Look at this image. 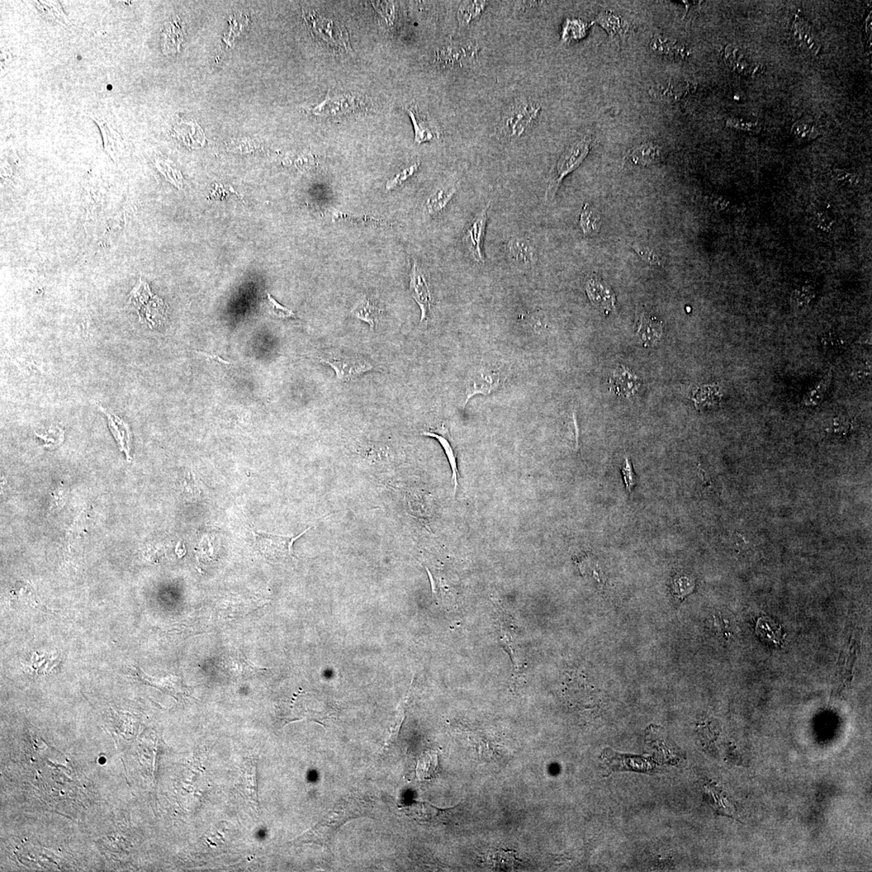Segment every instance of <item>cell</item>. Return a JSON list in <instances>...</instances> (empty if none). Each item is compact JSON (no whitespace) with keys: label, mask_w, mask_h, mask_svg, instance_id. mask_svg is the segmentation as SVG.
<instances>
[{"label":"cell","mask_w":872,"mask_h":872,"mask_svg":"<svg viewBox=\"0 0 872 872\" xmlns=\"http://www.w3.org/2000/svg\"><path fill=\"white\" fill-rule=\"evenodd\" d=\"M506 253L511 264L519 268H530L538 264L537 246L524 236H513L505 246Z\"/></svg>","instance_id":"8fae6325"},{"label":"cell","mask_w":872,"mask_h":872,"mask_svg":"<svg viewBox=\"0 0 872 872\" xmlns=\"http://www.w3.org/2000/svg\"><path fill=\"white\" fill-rule=\"evenodd\" d=\"M821 343L824 348L836 349L843 344V339L840 335L829 333L823 335Z\"/></svg>","instance_id":"ab89813d"},{"label":"cell","mask_w":872,"mask_h":872,"mask_svg":"<svg viewBox=\"0 0 872 872\" xmlns=\"http://www.w3.org/2000/svg\"><path fill=\"white\" fill-rule=\"evenodd\" d=\"M222 666L226 667L227 673L231 675L245 676L253 675L264 671V668L255 666L246 660L241 653H232L222 661Z\"/></svg>","instance_id":"603a6c76"},{"label":"cell","mask_w":872,"mask_h":872,"mask_svg":"<svg viewBox=\"0 0 872 872\" xmlns=\"http://www.w3.org/2000/svg\"><path fill=\"white\" fill-rule=\"evenodd\" d=\"M419 166L420 163H416L411 165L410 168L402 170V172L395 175V177L392 179L388 180L386 184V189H388V190H391V189L395 188L397 186H399L402 183L406 181L407 179L410 177L411 175H413L417 170H418Z\"/></svg>","instance_id":"836d02e7"},{"label":"cell","mask_w":872,"mask_h":872,"mask_svg":"<svg viewBox=\"0 0 872 872\" xmlns=\"http://www.w3.org/2000/svg\"><path fill=\"white\" fill-rule=\"evenodd\" d=\"M586 290L589 299L594 306L608 314L615 310V297L610 287L606 286L600 279L592 277L587 281Z\"/></svg>","instance_id":"9a60e30c"},{"label":"cell","mask_w":872,"mask_h":872,"mask_svg":"<svg viewBox=\"0 0 872 872\" xmlns=\"http://www.w3.org/2000/svg\"><path fill=\"white\" fill-rule=\"evenodd\" d=\"M230 32L228 35L224 37V41L226 44L230 45L239 33L243 30V28L248 25V19L246 16H235L230 19Z\"/></svg>","instance_id":"d6a6232c"},{"label":"cell","mask_w":872,"mask_h":872,"mask_svg":"<svg viewBox=\"0 0 872 872\" xmlns=\"http://www.w3.org/2000/svg\"><path fill=\"white\" fill-rule=\"evenodd\" d=\"M724 59L729 68L744 77H751L760 70V65L736 46L729 45L725 47Z\"/></svg>","instance_id":"5bb4252c"},{"label":"cell","mask_w":872,"mask_h":872,"mask_svg":"<svg viewBox=\"0 0 872 872\" xmlns=\"http://www.w3.org/2000/svg\"><path fill=\"white\" fill-rule=\"evenodd\" d=\"M334 220H348V221L349 220L350 221H355V222H357V224H360V222H364V224H366V222H374V224H375L376 222V224H381L380 221L374 219V218H372L370 217H355V216H352L350 215H348V213L339 212H335Z\"/></svg>","instance_id":"b9f144b4"},{"label":"cell","mask_w":872,"mask_h":872,"mask_svg":"<svg viewBox=\"0 0 872 872\" xmlns=\"http://www.w3.org/2000/svg\"><path fill=\"white\" fill-rule=\"evenodd\" d=\"M791 132L796 139L802 141L813 140L820 135L818 126L813 121L805 120L796 122L791 129Z\"/></svg>","instance_id":"4dcf8cb0"},{"label":"cell","mask_w":872,"mask_h":872,"mask_svg":"<svg viewBox=\"0 0 872 872\" xmlns=\"http://www.w3.org/2000/svg\"><path fill=\"white\" fill-rule=\"evenodd\" d=\"M406 111L408 112L415 130V140L417 143L433 141L438 139V132L434 129L433 123L428 116L424 115L418 107L412 103L407 106Z\"/></svg>","instance_id":"e0dca14e"},{"label":"cell","mask_w":872,"mask_h":872,"mask_svg":"<svg viewBox=\"0 0 872 872\" xmlns=\"http://www.w3.org/2000/svg\"><path fill=\"white\" fill-rule=\"evenodd\" d=\"M595 22L608 32L611 40H620L626 37L629 31V23L622 17L611 11L601 12L596 18Z\"/></svg>","instance_id":"d6986e66"},{"label":"cell","mask_w":872,"mask_h":872,"mask_svg":"<svg viewBox=\"0 0 872 872\" xmlns=\"http://www.w3.org/2000/svg\"><path fill=\"white\" fill-rule=\"evenodd\" d=\"M696 84L691 80L669 79L658 83L651 90L653 98L660 101L675 103L695 92Z\"/></svg>","instance_id":"7c38bea8"},{"label":"cell","mask_w":872,"mask_h":872,"mask_svg":"<svg viewBox=\"0 0 872 872\" xmlns=\"http://www.w3.org/2000/svg\"><path fill=\"white\" fill-rule=\"evenodd\" d=\"M479 52V47L473 42L452 41L436 50L435 59L442 68H464L475 63Z\"/></svg>","instance_id":"9c48e42d"},{"label":"cell","mask_w":872,"mask_h":872,"mask_svg":"<svg viewBox=\"0 0 872 872\" xmlns=\"http://www.w3.org/2000/svg\"><path fill=\"white\" fill-rule=\"evenodd\" d=\"M310 529L308 528L296 537L254 532V537L263 555L269 561L279 562L293 557V544Z\"/></svg>","instance_id":"ba28073f"},{"label":"cell","mask_w":872,"mask_h":872,"mask_svg":"<svg viewBox=\"0 0 872 872\" xmlns=\"http://www.w3.org/2000/svg\"><path fill=\"white\" fill-rule=\"evenodd\" d=\"M591 26V23L579 19H567L562 28V41L563 43H571L584 39Z\"/></svg>","instance_id":"d4e9b609"},{"label":"cell","mask_w":872,"mask_h":872,"mask_svg":"<svg viewBox=\"0 0 872 872\" xmlns=\"http://www.w3.org/2000/svg\"><path fill=\"white\" fill-rule=\"evenodd\" d=\"M814 297L813 289L809 287H803L802 288L795 289L791 295V305L795 308H804L812 301Z\"/></svg>","instance_id":"1f68e13d"},{"label":"cell","mask_w":872,"mask_h":872,"mask_svg":"<svg viewBox=\"0 0 872 872\" xmlns=\"http://www.w3.org/2000/svg\"><path fill=\"white\" fill-rule=\"evenodd\" d=\"M640 381L641 380L629 369L620 366L610 379L611 390H613L617 395L630 398L641 387Z\"/></svg>","instance_id":"ac0fdd59"},{"label":"cell","mask_w":872,"mask_h":872,"mask_svg":"<svg viewBox=\"0 0 872 872\" xmlns=\"http://www.w3.org/2000/svg\"><path fill=\"white\" fill-rule=\"evenodd\" d=\"M502 374L500 368L494 364L482 362L473 368L469 373L466 399L464 406L472 397L478 395H489L501 385Z\"/></svg>","instance_id":"52a82bcc"},{"label":"cell","mask_w":872,"mask_h":872,"mask_svg":"<svg viewBox=\"0 0 872 872\" xmlns=\"http://www.w3.org/2000/svg\"><path fill=\"white\" fill-rule=\"evenodd\" d=\"M40 3H41L37 2V6L39 7L42 13L47 14V15H49L51 17H58L59 19H61V17L65 18L63 12L61 11L63 9L60 8L59 4H53L51 3H48V2Z\"/></svg>","instance_id":"f35d334b"},{"label":"cell","mask_w":872,"mask_h":872,"mask_svg":"<svg viewBox=\"0 0 872 872\" xmlns=\"http://www.w3.org/2000/svg\"><path fill=\"white\" fill-rule=\"evenodd\" d=\"M410 292L421 310V324H428L433 309V295L425 272L415 261L412 264L410 275Z\"/></svg>","instance_id":"30bf717a"},{"label":"cell","mask_w":872,"mask_h":872,"mask_svg":"<svg viewBox=\"0 0 872 872\" xmlns=\"http://www.w3.org/2000/svg\"><path fill=\"white\" fill-rule=\"evenodd\" d=\"M622 473L627 490L630 492L635 484H636V475L633 471L631 462H630V459L628 457L626 461H625L624 466L622 468Z\"/></svg>","instance_id":"60d3db41"},{"label":"cell","mask_w":872,"mask_h":872,"mask_svg":"<svg viewBox=\"0 0 872 872\" xmlns=\"http://www.w3.org/2000/svg\"><path fill=\"white\" fill-rule=\"evenodd\" d=\"M304 18L313 34L319 37L327 45L339 51L350 50L348 32L342 23L321 17L315 12H304Z\"/></svg>","instance_id":"5b68a950"},{"label":"cell","mask_w":872,"mask_h":872,"mask_svg":"<svg viewBox=\"0 0 872 872\" xmlns=\"http://www.w3.org/2000/svg\"><path fill=\"white\" fill-rule=\"evenodd\" d=\"M99 408L107 415L109 428L112 430L113 435H115L117 442L119 444L121 451H125L127 457H130V433L129 428L117 416L111 415L108 410L102 408L101 406H99Z\"/></svg>","instance_id":"cb8c5ba5"},{"label":"cell","mask_w":872,"mask_h":872,"mask_svg":"<svg viewBox=\"0 0 872 872\" xmlns=\"http://www.w3.org/2000/svg\"><path fill=\"white\" fill-rule=\"evenodd\" d=\"M651 50L658 56L670 59H686L691 55L687 47L664 35H655L649 44Z\"/></svg>","instance_id":"2e32d148"},{"label":"cell","mask_w":872,"mask_h":872,"mask_svg":"<svg viewBox=\"0 0 872 872\" xmlns=\"http://www.w3.org/2000/svg\"><path fill=\"white\" fill-rule=\"evenodd\" d=\"M423 435L426 436H429V437H433V438H435V439H437L439 444H442V446L444 450L445 454H446L448 461L450 464V466H451V468H452L453 478L454 481V493L455 494H456V492L457 490V486H458L459 471H458V468H457L456 453H455L453 445L449 442V438L446 435H445V433H444V431H439V433H436V431H424Z\"/></svg>","instance_id":"83f0119b"},{"label":"cell","mask_w":872,"mask_h":872,"mask_svg":"<svg viewBox=\"0 0 872 872\" xmlns=\"http://www.w3.org/2000/svg\"><path fill=\"white\" fill-rule=\"evenodd\" d=\"M320 362L333 368L339 380L355 381L363 374L375 370V366L361 355L339 350H327L315 357Z\"/></svg>","instance_id":"6da1fadb"},{"label":"cell","mask_w":872,"mask_h":872,"mask_svg":"<svg viewBox=\"0 0 872 872\" xmlns=\"http://www.w3.org/2000/svg\"><path fill=\"white\" fill-rule=\"evenodd\" d=\"M488 6L487 1H466L459 6L457 12V20L459 28L468 26L473 21L477 20Z\"/></svg>","instance_id":"484cf974"},{"label":"cell","mask_w":872,"mask_h":872,"mask_svg":"<svg viewBox=\"0 0 872 872\" xmlns=\"http://www.w3.org/2000/svg\"><path fill=\"white\" fill-rule=\"evenodd\" d=\"M359 103L357 97L350 95H327L324 102L312 109L314 115L317 116H337L353 112L359 108Z\"/></svg>","instance_id":"4fadbf2b"},{"label":"cell","mask_w":872,"mask_h":872,"mask_svg":"<svg viewBox=\"0 0 872 872\" xmlns=\"http://www.w3.org/2000/svg\"><path fill=\"white\" fill-rule=\"evenodd\" d=\"M826 382L819 383V385L815 387L811 392L809 393L808 396L805 397V404L812 406L819 404L822 401L824 393H826Z\"/></svg>","instance_id":"8d00e7d4"},{"label":"cell","mask_w":872,"mask_h":872,"mask_svg":"<svg viewBox=\"0 0 872 872\" xmlns=\"http://www.w3.org/2000/svg\"><path fill=\"white\" fill-rule=\"evenodd\" d=\"M579 226L585 235L593 236L599 233L601 226L600 217L588 204H586L582 208Z\"/></svg>","instance_id":"f546056e"},{"label":"cell","mask_w":872,"mask_h":872,"mask_svg":"<svg viewBox=\"0 0 872 872\" xmlns=\"http://www.w3.org/2000/svg\"><path fill=\"white\" fill-rule=\"evenodd\" d=\"M197 355H201V357L204 358H206L208 360V361H210V360H215V361L222 364H231L230 362L226 361V360L221 359L219 357V355H216V354H208L206 353L197 352Z\"/></svg>","instance_id":"ee69618b"},{"label":"cell","mask_w":872,"mask_h":872,"mask_svg":"<svg viewBox=\"0 0 872 872\" xmlns=\"http://www.w3.org/2000/svg\"><path fill=\"white\" fill-rule=\"evenodd\" d=\"M130 303L139 314L140 321L144 319L151 328L161 326L165 320V303L154 296L148 284L141 279L130 293Z\"/></svg>","instance_id":"3957f363"},{"label":"cell","mask_w":872,"mask_h":872,"mask_svg":"<svg viewBox=\"0 0 872 872\" xmlns=\"http://www.w3.org/2000/svg\"><path fill=\"white\" fill-rule=\"evenodd\" d=\"M540 109L537 103L530 101L515 103L502 118L500 124L502 135L509 139L523 136L537 120Z\"/></svg>","instance_id":"277c9868"},{"label":"cell","mask_w":872,"mask_h":872,"mask_svg":"<svg viewBox=\"0 0 872 872\" xmlns=\"http://www.w3.org/2000/svg\"><path fill=\"white\" fill-rule=\"evenodd\" d=\"M633 248L635 250L637 251V253L640 255V257H641L642 259L644 260V261H646L649 264H652V265H661L662 264L661 260L660 257H658V255L656 254L655 251L648 248V246L636 244L633 246Z\"/></svg>","instance_id":"d590c367"},{"label":"cell","mask_w":872,"mask_h":872,"mask_svg":"<svg viewBox=\"0 0 872 872\" xmlns=\"http://www.w3.org/2000/svg\"><path fill=\"white\" fill-rule=\"evenodd\" d=\"M181 484L183 490L188 497H197L200 496L201 491L192 473L188 472L184 475Z\"/></svg>","instance_id":"e575fe53"},{"label":"cell","mask_w":872,"mask_h":872,"mask_svg":"<svg viewBox=\"0 0 872 872\" xmlns=\"http://www.w3.org/2000/svg\"><path fill=\"white\" fill-rule=\"evenodd\" d=\"M490 203L473 218L462 235V244L472 261L477 265L486 264L484 239L488 222Z\"/></svg>","instance_id":"8992f818"},{"label":"cell","mask_w":872,"mask_h":872,"mask_svg":"<svg viewBox=\"0 0 872 872\" xmlns=\"http://www.w3.org/2000/svg\"><path fill=\"white\" fill-rule=\"evenodd\" d=\"M662 150L660 146L644 143L630 150L627 155L628 162L635 165L648 166L660 163Z\"/></svg>","instance_id":"44dd1931"},{"label":"cell","mask_w":872,"mask_h":872,"mask_svg":"<svg viewBox=\"0 0 872 872\" xmlns=\"http://www.w3.org/2000/svg\"><path fill=\"white\" fill-rule=\"evenodd\" d=\"M729 127L735 128V129L746 131H755L758 128L757 123L753 121H744L742 119H729L726 122Z\"/></svg>","instance_id":"7bdbcfd3"},{"label":"cell","mask_w":872,"mask_h":872,"mask_svg":"<svg viewBox=\"0 0 872 872\" xmlns=\"http://www.w3.org/2000/svg\"><path fill=\"white\" fill-rule=\"evenodd\" d=\"M457 191V186L456 184H453V186L440 188L433 194L428 198V200L426 201V208H428L430 215L434 216L442 212L450 201L452 200Z\"/></svg>","instance_id":"4316f807"},{"label":"cell","mask_w":872,"mask_h":872,"mask_svg":"<svg viewBox=\"0 0 872 872\" xmlns=\"http://www.w3.org/2000/svg\"><path fill=\"white\" fill-rule=\"evenodd\" d=\"M591 139L588 136L582 137V139L573 142L571 146L564 150V152L559 158L555 173H554L553 179L548 184L545 198L548 200H552L560 187L564 178L567 177L573 172L579 168L581 164L588 155L591 150Z\"/></svg>","instance_id":"7a4b0ae2"},{"label":"cell","mask_w":872,"mask_h":872,"mask_svg":"<svg viewBox=\"0 0 872 872\" xmlns=\"http://www.w3.org/2000/svg\"><path fill=\"white\" fill-rule=\"evenodd\" d=\"M383 310L379 303L367 295H364L353 307L350 313L357 319L366 321L372 330L376 329Z\"/></svg>","instance_id":"ffe728a7"},{"label":"cell","mask_w":872,"mask_h":872,"mask_svg":"<svg viewBox=\"0 0 872 872\" xmlns=\"http://www.w3.org/2000/svg\"><path fill=\"white\" fill-rule=\"evenodd\" d=\"M179 19L170 22L163 32L164 51L165 54L174 53L179 50L180 44L184 39V32L179 25Z\"/></svg>","instance_id":"f1b7e54d"},{"label":"cell","mask_w":872,"mask_h":872,"mask_svg":"<svg viewBox=\"0 0 872 872\" xmlns=\"http://www.w3.org/2000/svg\"><path fill=\"white\" fill-rule=\"evenodd\" d=\"M10 55H11V54H9V53H8V52H6V51H3V50H2V52H1V69H2V70H3V69H4V68H6V66H8V65L9 64V61H11V56H10Z\"/></svg>","instance_id":"f6af8a7d"},{"label":"cell","mask_w":872,"mask_h":872,"mask_svg":"<svg viewBox=\"0 0 872 872\" xmlns=\"http://www.w3.org/2000/svg\"><path fill=\"white\" fill-rule=\"evenodd\" d=\"M663 324L655 317L642 315L637 331V335L642 341L644 347L655 345L662 338Z\"/></svg>","instance_id":"7402d4cb"},{"label":"cell","mask_w":872,"mask_h":872,"mask_svg":"<svg viewBox=\"0 0 872 872\" xmlns=\"http://www.w3.org/2000/svg\"><path fill=\"white\" fill-rule=\"evenodd\" d=\"M268 297L275 316L279 317V319H289V317H295V313L279 304L276 300L273 299L271 295H268Z\"/></svg>","instance_id":"74e56055"}]
</instances>
